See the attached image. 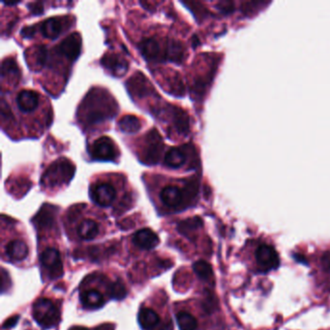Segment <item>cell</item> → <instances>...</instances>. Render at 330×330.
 I'll use <instances>...</instances> for the list:
<instances>
[{"label":"cell","mask_w":330,"mask_h":330,"mask_svg":"<svg viewBox=\"0 0 330 330\" xmlns=\"http://www.w3.org/2000/svg\"><path fill=\"white\" fill-rule=\"evenodd\" d=\"M29 246L20 239L11 240L6 245V254L10 260L13 261L19 262L26 260L29 256Z\"/></svg>","instance_id":"obj_10"},{"label":"cell","mask_w":330,"mask_h":330,"mask_svg":"<svg viewBox=\"0 0 330 330\" xmlns=\"http://www.w3.org/2000/svg\"><path fill=\"white\" fill-rule=\"evenodd\" d=\"M165 164L171 169H179L186 162V153L180 147H171L165 155Z\"/></svg>","instance_id":"obj_15"},{"label":"cell","mask_w":330,"mask_h":330,"mask_svg":"<svg viewBox=\"0 0 330 330\" xmlns=\"http://www.w3.org/2000/svg\"><path fill=\"white\" fill-rule=\"evenodd\" d=\"M69 330H88L87 328H85V327H83V326H74V327H72V328H70Z\"/></svg>","instance_id":"obj_28"},{"label":"cell","mask_w":330,"mask_h":330,"mask_svg":"<svg viewBox=\"0 0 330 330\" xmlns=\"http://www.w3.org/2000/svg\"><path fill=\"white\" fill-rule=\"evenodd\" d=\"M176 320L181 330H197L198 321L196 318L186 311H180L176 314Z\"/></svg>","instance_id":"obj_19"},{"label":"cell","mask_w":330,"mask_h":330,"mask_svg":"<svg viewBox=\"0 0 330 330\" xmlns=\"http://www.w3.org/2000/svg\"><path fill=\"white\" fill-rule=\"evenodd\" d=\"M34 29L33 28H26V29H22V32L21 34L24 36V37H32L34 35Z\"/></svg>","instance_id":"obj_26"},{"label":"cell","mask_w":330,"mask_h":330,"mask_svg":"<svg viewBox=\"0 0 330 330\" xmlns=\"http://www.w3.org/2000/svg\"><path fill=\"white\" fill-rule=\"evenodd\" d=\"M102 63L106 68L111 70L113 72V74L116 75H124L128 68L127 61L119 56H113V55L106 56L102 60Z\"/></svg>","instance_id":"obj_14"},{"label":"cell","mask_w":330,"mask_h":330,"mask_svg":"<svg viewBox=\"0 0 330 330\" xmlns=\"http://www.w3.org/2000/svg\"><path fill=\"white\" fill-rule=\"evenodd\" d=\"M40 96L34 90L24 89L17 96V106L22 113H29L37 109Z\"/></svg>","instance_id":"obj_8"},{"label":"cell","mask_w":330,"mask_h":330,"mask_svg":"<svg viewBox=\"0 0 330 330\" xmlns=\"http://www.w3.org/2000/svg\"><path fill=\"white\" fill-rule=\"evenodd\" d=\"M256 259L260 266V269L264 272L276 269L280 264L278 253L274 250L273 247L265 244L260 246L257 249Z\"/></svg>","instance_id":"obj_2"},{"label":"cell","mask_w":330,"mask_h":330,"mask_svg":"<svg viewBox=\"0 0 330 330\" xmlns=\"http://www.w3.org/2000/svg\"><path fill=\"white\" fill-rule=\"evenodd\" d=\"M77 234L83 240H92L99 236L100 226L94 220L85 219L78 225Z\"/></svg>","instance_id":"obj_11"},{"label":"cell","mask_w":330,"mask_h":330,"mask_svg":"<svg viewBox=\"0 0 330 330\" xmlns=\"http://www.w3.org/2000/svg\"><path fill=\"white\" fill-rule=\"evenodd\" d=\"M167 58L175 62H180L182 60L183 47L180 42L172 41L170 43V46L167 48Z\"/></svg>","instance_id":"obj_22"},{"label":"cell","mask_w":330,"mask_h":330,"mask_svg":"<svg viewBox=\"0 0 330 330\" xmlns=\"http://www.w3.org/2000/svg\"><path fill=\"white\" fill-rule=\"evenodd\" d=\"M118 127L123 133H136L142 128V124L137 116L126 115L119 120Z\"/></svg>","instance_id":"obj_18"},{"label":"cell","mask_w":330,"mask_h":330,"mask_svg":"<svg viewBox=\"0 0 330 330\" xmlns=\"http://www.w3.org/2000/svg\"><path fill=\"white\" fill-rule=\"evenodd\" d=\"M111 295L117 298V299H121L125 295H126V291L125 288L121 283H114L111 286Z\"/></svg>","instance_id":"obj_23"},{"label":"cell","mask_w":330,"mask_h":330,"mask_svg":"<svg viewBox=\"0 0 330 330\" xmlns=\"http://www.w3.org/2000/svg\"><path fill=\"white\" fill-rule=\"evenodd\" d=\"M115 197L116 190L109 182H99L91 188V198L98 206L109 207L114 201Z\"/></svg>","instance_id":"obj_3"},{"label":"cell","mask_w":330,"mask_h":330,"mask_svg":"<svg viewBox=\"0 0 330 330\" xmlns=\"http://www.w3.org/2000/svg\"><path fill=\"white\" fill-rule=\"evenodd\" d=\"M59 55L67 57L71 60H75L79 57L81 52V38L80 35L74 33L71 36L67 37L61 44L58 46Z\"/></svg>","instance_id":"obj_9"},{"label":"cell","mask_w":330,"mask_h":330,"mask_svg":"<svg viewBox=\"0 0 330 330\" xmlns=\"http://www.w3.org/2000/svg\"><path fill=\"white\" fill-rule=\"evenodd\" d=\"M29 7H31L30 10H33L34 8L36 9V12L35 14H41L43 12V6H42V3H39V2H36V3H31L29 4Z\"/></svg>","instance_id":"obj_25"},{"label":"cell","mask_w":330,"mask_h":330,"mask_svg":"<svg viewBox=\"0 0 330 330\" xmlns=\"http://www.w3.org/2000/svg\"><path fill=\"white\" fill-rule=\"evenodd\" d=\"M43 35L47 39H57L62 31V21L57 18H50L43 21L41 26Z\"/></svg>","instance_id":"obj_16"},{"label":"cell","mask_w":330,"mask_h":330,"mask_svg":"<svg viewBox=\"0 0 330 330\" xmlns=\"http://www.w3.org/2000/svg\"><path fill=\"white\" fill-rule=\"evenodd\" d=\"M33 317L42 327L50 328L60 320V312L52 300L40 298L33 306Z\"/></svg>","instance_id":"obj_1"},{"label":"cell","mask_w":330,"mask_h":330,"mask_svg":"<svg viewBox=\"0 0 330 330\" xmlns=\"http://www.w3.org/2000/svg\"><path fill=\"white\" fill-rule=\"evenodd\" d=\"M219 9L222 10L225 13H231L235 9L234 2H220L219 3Z\"/></svg>","instance_id":"obj_24"},{"label":"cell","mask_w":330,"mask_h":330,"mask_svg":"<svg viewBox=\"0 0 330 330\" xmlns=\"http://www.w3.org/2000/svg\"><path fill=\"white\" fill-rule=\"evenodd\" d=\"M202 222L201 220L198 217L191 218V219H187L183 222H181L179 225V231L181 234L188 236L190 232H194L195 230L198 229L199 226H201Z\"/></svg>","instance_id":"obj_21"},{"label":"cell","mask_w":330,"mask_h":330,"mask_svg":"<svg viewBox=\"0 0 330 330\" xmlns=\"http://www.w3.org/2000/svg\"><path fill=\"white\" fill-rule=\"evenodd\" d=\"M185 190L179 186L169 185L162 189L160 194L162 202L169 208H179L184 200Z\"/></svg>","instance_id":"obj_6"},{"label":"cell","mask_w":330,"mask_h":330,"mask_svg":"<svg viewBox=\"0 0 330 330\" xmlns=\"http://www.w3.org/2000/svg\"><path fill=\"white\" fill-rule=\"evenodd\" d=\"M81 297H82V301L85 306L90 307V308L101 307L105 302L103 294L99 291L93 290V289L84 291Z\"/></svg>","instance_id":"obj_17"},{"label":"cell","mask_w":330,"mask_h":330,"mask_svg":"<svg viewBox=\"0 0 330 330\" xmlns=\"http://www.w3.org/2000/svg\"><path fill=\"white\" fill-rule=\"evenodd\" d=\"M133 242L142 250H151L159 244V237L150 229H142L133 236Z\"/></svg>","instance_id":"obj_7"},{"label":"cell","mask_w":330,"mask_h":330,"mask_svg":"<svg viewBox=\"0 0 330 330\" xmlns=\"http://www.w3.org/2000/svg\"><path fill=\"white\" fill-rule=\"evenodd\" d=\"M323 267L327 270H330V253H326L322 258Z\"/></svg>","instance_id":"obj_27"},{"label":"cell","mask_w":330,"mask_h":330,"mask_svg":"<svg viewBox=\"0 0 330 330\" xmlns=\"http://www.w3.org/2000/svg\"><path fill=\"white\" fill-rule=\"evenodd\" d=\"M41 263L53 277H59L63 273L62 262L59 252L55 248H47L41 254Z\"/></svg>","instance_id":"obj_5"},{"label":"cell","mask_w":330,"mask_h":330,"mask_svg":"<svg viewBox=\"0 0 330 330\" xmlns=\"http://www.w3.org/2000/svg\"><path fill=\"white\" fill-rule=\"evenodd\" d=\"M142 56L147 60H156L165 55L162 53L160 43L155 38H149L142 41L140 45Z\"/></svg>","instance_id":"obj_12"},{"label":"cell","mask_w":330,"mask_h":330,"mask_svg":"<svg viewBox=\"0 0 330 330\" xmlns=\"http://www.w3.org/2000/svg\"><path fill=\"white\" fill-rule=\"evenodd\" d=\"M139 321L144 330L155 329L160 323V317L157 312L148 307H142L139 313Z\"/></svg>","instance_id":"obj_13"},{"label":"cell","mask_w":330,"mask_h":330,"mask_svg":"<svg viewBox=\"0 0 330 330\" xmlns=\"http://www.w3.org/2000/svg\"><path fill=\"white\" fill-rule=\"evenodd\" d=\"M91 151L96 160L113 161L116 157V147L113 141L108 137H101L96 140L92 144Z\"/></svg>","instance_id":"obj_4"},{"label":"cell","mask_w":330,"mask_h":330,"mask_svg":"<svg viewBox=\"0 0 330 330\" xmlns=\"http://www.w3.org/2000/svg\"><path fill=\"white\" fill-rule=\"evenodd\" d=\"M194 271L198 275L201 280L209 281L213 278V270L211 265L205 262V261H198L194 264Z\"/></svg>","instance_id":"obj_20"}]
</instances>
